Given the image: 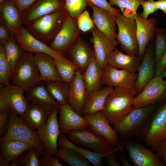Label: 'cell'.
<instances>
[{
  "label": "cell",
  "instance_id": "cell-46",
  "mask_svg": "<svg viewBox=\"0 0 166 166\" xmlns=\"http://www.w3.org/2000/svg\"><path fill=\"white\" fill-rule=\"evenodd\" d=\"M87 2H89L98 7L117 14L120 10L116 9L111 6L108 3L107 0H86Z\"/></svg>",
  "mask_w": 166,
  "mask_h": 166
},
{
  "label": "cell",
  "instance_id": "cell-56",
  "mask_svg": "<svg viewBox=\"0 0 166 166\" xmlns=\"http://www.w3.org/2000/svg\"><path fill=\"white\" fill-rule=\"evenodd\" d=\"M121 166H131L127 159L125 157L122 158L121 159Z\"/></svg>",
  "mask_w": 166,
  "mask_h": 166
},
{
  "label": "cell",
  "instance_id": "cell-20",
  "mask_svg": "<svg viewBox=\"0 0 166 166\" xmlns=\"http://www.w3.org/2000/svg\"><path fill=\"white\" fill-rule=\"evenodd\" d=\"M26 92L22 88L11 84L0 88V93L6 100L10 109L22 118L30 101L25 96Z\"/></svg>",
  "mask_w": 166,
  "mask_h": 166
},
{
  "label": "cell",
  "instance_id": "cell-11",
  "mask_svg": "<svg viewBox=\"0 0 166 166\" xmlns=\"http://www.w3.org/2000/svg\"><path fill=\"white\" fill-rule=\"evenodd\" d=\"M137 74L114 68L107 65L101 80L102 86L124 88L137 95L136 84Z\"/></svg>",
  "mask_w": 166,
  "mask_h": 166
},
{
  "label": "cell",
  "instance_id": "cell-33",
  "mask_svg": "<svg viewBox=\"0 0 166 166\" xmlns=\"http://www.w3.org/2000/svg\"><path fill=\"white\" fill-rule=\"evenodd\" d=\"M49 117L43 110L31 102L21 118L29 126L36 131L46 123Z\"/></svg>",
  "mask_w": 166,
  "mask_h": 166
},
{
  "label": "cell",
  "instance_id": "cell-21",
  "mask_svg": "<svg viewBox=\"0 0 166 166\" xmlns=\"http://www.w3.org/2000/svg\"><path fill=\"white\" fill-rule=\"evenodd\" d=\"M135 19L137 25L136 37L139 45L138 56L141 58L150 41L155 36L156 22L154 18L145 19L141 14H137Z\"/></svg>",
  "mask_w": 166,
  "mask_h": 166
},
{
  "label": "cell",
  "instance_id": "cell-12",
  "mask_svg": "<svg viewBox=\"0 0 166 166\" xmlns=\"http://www.w3.org/2000/svg\"><path fill=\"white\" fill-rule=\"evenodd\" d=\"M122 143L135 166H164L161 158L152 150L131 140H123Z\"/></svg>",
  "mask_w": 166,
  "mask_h": 166
},
{
  "label": "cell",
  "instance_id": "cell-58",
  "mask_svg": "<svg viewBox=\"0 0 166 166\" xmlns=\"http://www.w3.org/2000/svg\"><path fill=\"white\" fill-rule=\"evenodd\" d=\"M5 1V0H0V4L3 3Z\"/></svg>",
  "mask_w": 166,
  "mask_h": 166
},
{
  "label": "cell",
  "instance_id": "cell-34",
  "mask_svg": "<svg viewBox=\"0 0 166 166\" xmlns=\"http://www.w3.org/2000/svg\"><path fill=\"white\" fill-rule=\"evenodd\" d=\"M51 97L60 105L69 104L70 83L62 81H43Z\"/></svg>",
  "mask_w": 166,
  "mask_h": 166
},
{
  "label": "cell",
  "instance_id": "cell-29",
  "mask_svg": "<svg viewBox=\"0 0 166 166\" xmlns=\"http://www.w3.org/2000/svg\"><path fill=\"white\" fill-rule=\"evenodd\" d=\"M114 88L112 87L102 86L101 89L88 94L82 111V115L93 114L102 110L107 96Z\"/></svg>",
  "mask_w": 166,
  "mask_h": 166
},
{
  "label": "cell",
  "instance_id": "cell-17",
  "mask_svg": "<svg viewBox=\"0 0 166 166\" xmlns=\"http://www.w3.org/2000/svg\"><path fill=\"white\" fill-rule=\"evenodd\" d=\"M63 0H37L21 14L22 24L28 25L45 15L63 8Z\"/></svg>",
  "mask_w": 166,
  "mask_h": 166
},
{
  "label": "cell",
  "instance_id": "cell-38",
  "mask_svg": "<svg viewBox=\"0 0 166 166\" xmlns=\"http://www.w3.org/2000/svg\"><path fill=\"white\" fill-rule=\"evenodd\" d=\"M144 0H108L111 6H118L123 15L128 19L135 18L139 6Z\"/></svg>",
  "mask_w": 166,
  "mask_h": 166
},
{
  "label": "cell",
  "instance_id": "cell-1",
  "mask_svg": "<svg viewBox=\"0 0 166 166\" xmlns=\"http://www.w3.org/2000/svg\"><path fill=\"white\" fill-rule=\"evenodd\" d=\"M158 103L133 108L112 128L121 139L144 140L149 129Z\"/></svg>",
  "mask_w": 166,
  "mask_h": 166
},
{
  "label": "cell",
  "instance_id": "cell-14",
  "mask_svg": "<svg viewBox=\"0 0 166 166\" xmlns=\"http://www.w3.org/2000/svg\"><path fill=\"white\" fill-rule=\"evenodd\" d=\"M14 37L24 51L33 53H45L56 59L64 56L63 54L55 51L36 38L22 25Z\"/></svg>",
  "mask_w": 166,
  "mask_h": 166
},
{
  "label": "cell",
  "instance_id": "cell-50",
  "mask_svg": "<svg viewBox=\"0 0 166 166\" xmlns=\"http://www.w3.org/2000/svg\"><path fill=\"white\" fill-rule=\"evenodd\" d=\"M21 14L31 6L37 0H14Z\"/></svg>",
  "mask_w": 166,
  "mask_h": 166
},
{
  "label": "cell",
  "instance_id": "cell-26",
  "mask_svg": "<svg viewBox=\"0 0 166 166\" xmlns=\"http://www.w3.org/2000/svg\"><path fill=\"white\" fill-rule=\"evenodd\" d=\"M1 20L14 36L22 25L21 14L14 0H5L0 5Z\"/></svg>",
  "mask_w": 166,
  "mask_h": 166
},
{
  "label": "cell",
  "instance_id": "cell-27",
  "mask_svg": "<svg viewBox=\"0 0 166 166\" xmlns=\"http://www.w3.org/2000/svg\"><path fill=\"white\" fill-rule=\"evenodd\" d=\"M141 59L138 56L125 54L115 48L109 56L107 64L117 69L136 73L141 62Z\"/></svg>",
  "mask_w": 166,
  "mask_h": 166
},
{
  "label": "cell",
  "instance_id": "cell-37",
  "mask_svg": "<svg viewBox=\"0 0 166 166\" xmlns=\"http://www.w3.org/2000/svg\"><path fill=\"white\" fill-rule=\"evenodd\" d=\"M54 59L56 67L62 81L70 83L78 67L73 61L64 56L59 59Z\"/></svg>",
  "mask_w": 166,
  "mask_h": 166
},
{
  "label": "cell",
  "instance_id": "cell-39",
  "mask_svg": "<svg viewBox=\"0 0 166 166\" xmlns=\"http://www.w3.org/2000/svg\"><path fill=\"white\" fill-rule=\"evenodd\" d=\"M11 68L2 45H0V86L2 88L10 84Z\"/></svg>",
  "mask_w": 166,
  "mask_h": 166
},
{
  "label": "cell",
  "instance_id": "cell-23",
  "mask_svg": "<svg viewBox=\"0 0 166 166\" xmlns=\"http://www.w3.org/2000/svg\"><path fill=\"white\" fill-rule=\"evenodd\" d=\"M154 56L152 49L150 47L147 48L137 69V78L136 84L137 95L156 75Z\"/></svg>",
  "mask_w": 166,
  "mask_h": 166
},
{
  "label": "cell",
  "instance_id": "cell-47",
  "mask_svg": "<svg viewBox=\"0 0 166 166\" xmlns=\"http://www.w3.org/2000/svg\"><path fill=\"white\" fill-rule=\"evenodd\" d=\"M9 111L4 113H0V138L4 136L7 132L9 123Z\"/></svg>",
  "mask_w": 166,
  "mask_h": 166
},
{
  "label": "cell",
  "instance_id": "cell-42",
  "mask_svg": "<svg viewBox=\"0 0 166 166\" xmlns=\"http://www.w3.org/2000/svg\"><path fill=\"white\" fill-rule=\"evenodd\" d=\"M155 36L154 57L156 63L162 56L166 49V29L157 28Z\"/></svg>",
  "mask_w": 166,
  "mask_h": 166
},
{
  "label": "cell",
  "instance_id": "cell-35",
  "mask_svg": "<svg viewBox=\"0 0 166 166\" xmlns=\"http://www.w3.org/2000/svg\"><path fill=\"white\" fill-rule=\"evenodd\" d=\"M70 166H90L93 164L86 158L71 148H58L54 156Z\"/></svg>",
  "mask_w": 166,
  "mask_h": 166
},
{
  "label": "cell",
  "instance_id": "cell-52",
  "mask_svg": "<svg viewBox=\"0 0 166 166\" xmlns=\"http://www.w3.org/2000/svg\"><path fill=\"white\" fill-rule=\"evenodd\" d=\"M10 109L6 100L4 96L0 93V113H4L8 112Z\"/></svg>",
  "mask_w": 166,
  "mask_h": 166
},
{
  "label": "cell",
  "instance_id": "cell-49",
  "mask_svg": "<svg viewBox=\"0 0 166 166\" xmlns=\"http://www.w3.org/2000/svg\"><path fill=\"white\" fill-rule=\"evenodd\" d=\"M166 68V49L159 60L155 63V75H160Z\"/></svg>",
  "mask_w": 166,
  "mask_h": 166
},
{
  "label": "cell",
  "instance_id": "cell-18",
  "mask_svg": "<svg viewBox=\"0 0 166 166\" xmlns=\"http://www.w3.org/2000/svg\"><path fill=\"white\" fill-rule=\"evenodd\" d=\"M92 11V19L94 26L110 40L116 41L117 24L116 14L87 2Z\"/></svg>",
  "mask_w": 166,
  "mask_h": 166
},
{
  "label": "cell",
  "instance_id": "cell-24",
  "mask_svg": "<svg viewBox=\"0 0 166 166\" xmlns=\"http://www.w3.org/2000/svg\"><path fill=\"white\" fill-rule=\"evenodd\" d=\"M26 98L38 106L49 116L52 111L59 110L60 105L51 97L43 82L26 92Z\"/></svg>",
  "mask_w": 166,
  "mask_h": 166
},
{
  "label": "cell",
  "instance_id": "cell-5",
  "mask_svg": "<svg viewBox=\"0 0 166 166\" xmlns=\"http://www.w3.org/2000/svg\"><path fill=\"white\" fill-rule=\"evenodd\" d=\"M15 139L27 143L42 154L45 149L42 142L35 131L27 125L14 112L10 109L7 132L0 140Z\"/></svg>",
  "mask_w": 166,
  "mask_h": 166
},
{
  "label": "cell",
  "instance_id": "cell-28",
  "mask_svg": "<svg viewBox=\"0 0 166 166\" xmlns=\"http://www.w3.org/2000/svg\"><path fill=\"white\" fill-rule=\"evenodd\" d=\"M70 50L72 61L84 72L93 58L94 54L93 49L82 38L78 37Z\"/></svg>",
  "mask_w": 166,
  "mask_h": 166
},
{
  "label": "cell",
  "instance_id": "cell-44",
  "mask_svg": "<svg viewBox=\"0 0 166 166\" xmlns=\"http://www.w3.org/2000/svg\"><path fill=\"white\" fill-rule=\"evenodd\" d=\"M51 156L48 152L44 151L41 155L40 161L41 166H65L60 163V159L58 157Z\"/></svg>",
  "mask_w": 166,
  "mask_h": 166
},
{
  "label": "cell",
  "instance_id": "cell-3",
  "mask_svg": "<svg viewBox=\"0 0 166 166\" xmlns=\"http://www.w3.org/2000/svg\"><path fill=\"white\" fill-rule=\"evenodd\" d=\"M10 81L11 84L19 87L26 92L42 82L33 53L24 51Z\"/></svg>",
  "mask_w": 166,
  "mask_h": 166
},
{
  "label": "cell",
  "instance_id": "cell-30",
  "mask_svg": "<svg viewBox=\"0 0 166 166\" xmlns=\"http://www.w3.org/2000/svg\"><path fill=\"white\" fill-rule=\"evenodd\" d=\"M103 72L97 62L94 53L91 61L82 74L87 95L102 87L101 80Z\"/></svg>",
  "mask_w": 166,
  "mask_h": 166
},
{
  "label": "cell",
  "instance_id": "cell-43",
  "mask_svg": "<svg viewBox=\"0 0 166 166\" xmlns=\"http://www.w3.org/2000/svg\"><path fill=\"white\" fill-rule=\"evenodd\" d=\"M77 20L79 30L84 33L91 31L95 26L88 11L86 10L78 17Z\"/></svg>",
  "mask_w": 166,
  "mask_h": 166
},
{
  "label": "cell",
  "instance_id": "cell-9",
  "mask_svg": "<svg viewBox=\"0 0 166 166\" xmlns=\"http://www.w3.org/2000/svg\"><path fill=\"white\" fill-rule=\"evenodd\" d=\"M166 138V100L159 103L144 141L152 150Z\"/></svg>",
  "mask_w": 166,
  "mask_h": 166
},
{
  "label": "cell",
  "instance_id": "cell-57",
  "mask_svg": "<svg viewBox=\"0 0 166 166\" xmlns=\"http://www.w3.org/2000/svg\"><path fill=\"white\" fill-rule=\"evenodd\" d=\"M160 75L163 78L166 76V68L163 71Z\"/></svg>",
  "mask_w": 166,
  "mask_h": 166
},
{
  "label": "cell",
  "instance_id": "cell-36",
  "mask_svg": "<svg viewBox=\"0 0 166 166\" xmlns=\"http://www.w3.org/2000/svg\"><path fill=\"white\" fill-rule=\"evenodd\" d=\"M2 45L11 66V77L24 51L16 41L14 36Z\"/></svg>",
  "mask_w": 166,
  "mask_h": 166
},
{
  "label": "cell",
  "instance_id": "cell-2",
  "mask_svg": "<svg viewBox=\"0 0 166 166\" xmlns=\"http://www.w3.org/2000/svg\"><path fill=\"white\" fill-rule=\"evenodd\" d=\"M135 95L128 90L115 87L107 96L102 110L110 124L119 123L133 108Z\"/></svg>",
  "mask_w": 166,
  "mask_h": 166
},
{
  "label": "cell",
  "instance_id": "cell-48",
  "mask_svg": "<svg viewBox=\"0 0 166 166\" xmlns=\"http://www.w3.org/2000/svg\"><path fill=\"white\" fill-rule=\"evenodd\" d=\"M14 36L10 30L4 24L0 23V42L3 45L8 40Z\"/></svg>",
  "mask_w": 166,
  "mask_h": 166
},
{
  "label": "cell",
  "instance_id": "cell-6",
  "mask_svg": "<svg viewBox=\"0 0 166 166\" xmlns=\"http://www.w3.org/2000/svg\"><path fill=\"white\" fill-rule=\"evenodd\" d=\"M116 22L118 29L116 39L122 50L127 54L138 56L139 45L135 18H127L120 12L116 15Z\"/></svg>",
  "mask_w": 166,
  "mask_h": 166
},
{
  "label": "cell",
  "instance_id": "cell-15",
  "mask_svg": "<svg viewBox=\"0 0 166 166\" xmlns=\"http://www.w3.org/2000/svg\"><path fill=\"white\" fill-rule=\"evenodd\" d=\"M82 117L89 124L90 129L105 138L110 146H116L121 143L119 135L111 126L102 110L93 114L83 115Z\"/></svg>",
  "mask_w": 166,
  "mask_h": 166
},
{
  "label": "cell",
  "instance_id": "cell-40",
  "mask_svg": "<svg viewBox=\"0 0 166 166\" xmlns=\"http://www.w3.org/2000/svg\"><path fill=\"white\" fill-rule=\"evenodd\" d=\"M63 0L64 10L68 16L74 19H77L87 6L86 0Z\"/></svg>",
  "mask_w": 166,
  "mask_h": 166
},
{
  "label": "cell",
  "instance_id": "cell-19",
  "mask_svg": "<svg viewBox=\"0 0 166 166\" xmlns=\"http://www.w3.org/2000/svg\"><path fill=\"white\" fill-rule=\"evenodd\" d=\"M69 104L77 113L82 116V113L87 96V89L81 70L78 68L69 84Z\"/></svg>",
  "mask_w": 166,
  "mask_h": 166
},
{
  "label": "cell",
  "instance_id": "cell-8",
  "mask_svg": "<svg viewBox=\"0 0 166 166\" xmlns=\"http://www.w3.org/2000/svg\"><path fill=\"white\" fill-rule=\"evenodd\" d=\"M166 100V81L155 75L134 98L133 108H138L159 103Z\"/></svg>",
  "mask_w": 166,
  "mask_h": 166
},
{
  "label": "cell",
  "instance_id": "cell-31",
  "mask_svg": "<svg viewBox=\"0 0 166 166\" xmlns=\"http://www.w3.org/2000/svg\"><path fill=\"white\" fill-rule=\"evenodd\" d=\"M32 146L25 142L15 139L0 140V153L3 158L10 163Z\"/></svg>",
  "mask_w": 166,
  "mask_h": 166
},
{
  "label": "cell",
  "instance_id": "cell-51",
  "mask_svg": "<svg viewBox=\"0 0 166 166\" xmlns=\"http://www.w3.org/2000/svg\"><path fill=\"white\" fill-rule=\"evenodd\" d=\"M155 151L156 154L161 158L164 166H166V138L159 144Z\"/></svg>",
  "mask_w": 166,
  "mask_h": 166
},
{
  "label": "cell",
  "instance_id": "cell-53",
  "mask_svg": "<svg viewBox=\"0 0 166 166\" xmlns=\"http://www.w3.org/2000/svg\"><path fill=\"white\" fill-rule=\"evenodd\" d=\"M155 4L158 9L162 10L166 16V0H158Z\"/></svg>",
  "mask_w": 166,
  "mask_h": 166
},
{
  "label": "cell",
  "instance_id": "cell-7",
  "mask_svg": "<svg viewBox=\"0 0 166 166\" xmlns=\"http://www.w3.org/2000/svg\"><path fill=\"white\" fill-rule=\"evenodd\" d=\"M66 133L71 142L90 151L105 154L111 149L107 140L95 133L89 128L71 130Z\"/></svg>",
  "mask_w": 166,
  "mask_h": 166
},
{
  "label": "cell",
  "instance_id": "cell-41",
  "mask_svg": "<svg viewBox=\"0 0 166 166\" xmlns=\"http://www.w3.org/2000/svg\"><path fill=\"white\" fill-rule=\"evenodd\" d=\"M41 155L35 148L32 146L18 157L22 166H41Z\"/></svg>",
  "mask_w": 166,
  "mask_h": 166
},
{
  "label": "cell",
  "instance_id": "cell-10",
  "mask_svg": "<svg viewBox=\"0 0 166 166\" xmlns=\"http://www.w3.org/2000/svg\"><path fill=\"white\" fill-rule=\"evenodd\" d=\"M79 30L77 19L67 16L49 46L55 51L63 54L70 50L78 38Z\"/></svg>",
  "mask_w": 166,
  "mask_h": 166
},
{
  "label": "cell",
  "instance_id": "cell-22",
  "mask_svg": "<svg viewBox=\"0 0 166 166\" xmlns=\"http://www.w3.org/2000/svg\"><path fill=\"white\" fill-rule=\"evenodd\" d=\"M59 113L58 122L61 133L90 127L87 121L75 112L69 104L60 105Z\"/></svg>",
  "mask_w": 166,
  "mask_h": 166
},
{
  "label": "cell",
  "instance_id": "cell-4",
  "mask_svg": "<svg viewBox=\"0 0 166 166\" xmlns=\"http://www.w3.org/2000/svg\"><path fill=\"white\" fill-rule=\"evenodd\" d=\"M67 16L63 8L38 19L27 26V29L36 38L46 44L53 41Z\"/></svg>",
  "mask_w": 166,
  "mask_h": 166
},
{
  "label": "cell",
  "instance_id": "cell-32",
  "mask_svg": "<svg viewBox=\"0 0 166 166\" xmlns=\"http://www.w3.org/2000/svg\"><path fill=\"white\" fill-rule=\"evenodd\" d=\"M57 146L58 148L65 147L73 149L86 158L95 166H102V159L108 153H97L80 147L70 141L64 133H61L59 135Z\"/></svg>",
  "mask_w": 166,
  "mask_h": 166
},
{
  "label": "cell",
  "instance_id": "cell-55",
  "mask_svg": "<svg viewBox=\"0 0 166 166\" xmlns=\"http://www.w3.org/2000/svg\"><path fill=\"white\" fill-rule=\"evenodd\" d=\"M10 166H22L18 157L14 160L11 162Z\"/></svg>",
  "mask_w": 166,
  "mask_h": 166
},
{
  "label": "cell",
  "instance_id": "cell-16",
  "mask_svg": "<svg viewBox=\"0 0 166 166\" xmlns=\"http://www.w3.org/2000/svg\"><path fill=\"white\" fill-rule=\"evenodd\" d=\"M93 50L95 59L103 70L107 65V60L111 53L115 49L118 42L112 41L94 26L91 30Z\"/></svg>",
  "mask_w": 166,
  "mask_h": 166
},
{
  "label": "cell",
  "instance_id": "cell-25",
  "mask_svg": "<svg viewBox=\"0 0 166 166\" xmlns=\"http://www.w3.org/2000/svg\"><path fill=\"white\" fill-rule=\"evenodd\" d=\"M33 53L42 81H62L53 57L45 53Z\"/></svg>",
  "mask_w": 166,
  "mask_h": 166
},
{
  "label": "cell",
  "instance_id": "cell-13",
  "mask_svg": "<svg viewBox=\"0 0 166 166\" xmlns=\"http://www.w3.org/2000/svg\"><path fill=\"white\" fill-rule=\"evenodd\" d=\"M59 110H53L46 123L36 131L41 139L45 151L54 156L58 147V140L61 133L57 115Z\"/></svg>",
  "mask_w": 166,
  "mask_h": 166
},
{
  "label": "cell",
  "instance_id": "cell-45",
  "mask_svg": "<svg viewBox=\"0 0 166 166\" xmlns=\"http://www.w3.org/2000/svg\"><path fill=\"white\" fill-rule=\"evenodd\" d=\"M143 9L141 14L145 19H147L149 15L152 14L158 10L156 7L155 1L154 0H144L141 5Z\"/></svg>",
  "mask_w": 166,
  "mask_h": 166
},
{
  "label": "cell",
  "instance_id": "cell-59",
  "mask_svg": "<svg viewBox=\"0 0 166 166\" xmlns=\"http://www.w3.org/2000/svg\"><path fill=\"white\" fill-rule=\"evenodd\" d=\"M165 77V80L166 81V76Z\"/></svg>",
  "mask_w": 166,
  "mask_h": 166
},
{
  "label": "cell",
  "instance_id": "cell-54",
  "mask_svg": "<svg viewBox=\"0 0 166 166\" xmlns=\"http://www.w3.org/2000/svg\"><path fill=\"white\" fill-rule=\"evenodd\" d=\"M10 161L3 158L0 153V166H10Z\"/></svg>",
  "mask_w": 166,
  "mask_h": 166
}]
</instances>
